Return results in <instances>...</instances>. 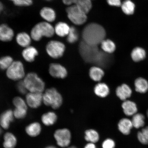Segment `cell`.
<instances>
[{
    "mask_svg": "<svg viewBox=\"0 0 148 148\" xmlns=\"http://www.w3.org/2000/svg\"><path fill=\"white\" fill-rule=\"evenodd\" d=\"M106 36L104 28L99 24L91 23L85 27L82 32L83 41L90 45L97 46L105 40Z\"/></svg>",
    "mask_w": 148,
    "mask_h": 148,
    "instance_id": "6da1fadb",
    "label": "cell"
},
{
    "mask_svg": "<svg viewBox=\"0 0 148 148\" xmlns=\"http://www.w3.org/2000/svg\"><path fill=\"white\" fill-rule=\"evenodd\" d=\"M55 33L54 27L46 21L40 22L36 24L31 29L30 36L35 41H39L42 37L50 38Z\"/></svg>",
    "mask_w": 148,
    "mask_h": 148,
    "instance_id": "7a4b0ae2",
    "label": "cell"
},
{
    "mask_svg": "<svg viewBox=\"0 0 148 148\" xmlns=\"http://www.w3.org/2000/svg\"><path fill=\"white\" fill-rule=\"evenodd\" d=\"M23 81L28 92H43L45 91V82L36 73H27Z\"/></svg>",
    "mask_w": 148,
    "mask_h": 148,
    "instance_id": "3957f363",
    "label": "cell"
},
{
    "mask_svg": "<svg viewBox=\"0 0 148 148\" xmlns=\"http://www.w3.org/2000/svg\"><path fill=\"white\" fill-rule=\"evenodd\" d=\"M62 101V95L55 88H48L43 92V103L46 106L56 110L60 108Z\"/></svg>",
    "mask_w": 148,
    "mask_h": 148,
    "instance_id": "277c9868",
    "label": "cell"
},
{
    "mask_svg": "<svg viewBox=\"0 0 148 148\" xmlns=\"http://www.w3.org/2000/svg\"><path fill=\"white\" fill-rule=\"evenodd\" d=\"M79 50L83 60L88 63H94L100 51L97 46L90 45L83 40L79 44Z\"/></svg>",
    "mask_w": 148,
    "mask_h": 148,
    "instance_id": "5b68a950",
    "label": "cell"
},
{
    "mask_svg": "<svg viewBox=\"0 0 148 148\" xmlns=\"http://www.w3.org/2000/svg\"><path fill=\"white\" fill-rule=\"evenodd\" d=\"M6 71L7 77L13 81H21L26 75L24 65L20 61H14Z\"/></svg>",
    "mask_w": 148,
    "mask_h": 148,
    "instance_id": "8992f818",
    "label": "cell"
},
{
    "mask_svg": "<svg viewBox=\"0 0 148 148\" xmlns=\"http://www.w3.org/2000/svg\"><path fill=\"white\" fill-rule=\"evenodd\" d=\"M66 12L68 18L75 25H82L87 20L86 14L83 12L75 5H72L67 7Z\"/></svg>",
    "mask_w": 148,
    "mask_h": 148,
    "instance_id": "52a82bcc",
    "label": "cell"
},
{
    "mask_svg": "<svg viewBox=\"0 0 148 148\" xmlns=\"http://www.w3.org/2000/svg\"><path fill=\"white\" fill-rule=\"evenodd\" d=\"M65 49V46L63 43L56 40H51L46 46L47 54L53 59H58L62 57Z\"/></svg>",
    "mask_w": 148,
    "mask_h": 148,
    "instance_id": "ba28073f",
    "label": "cell"
},
{
    "mask_svg": "<svg viewBox=\"0 0 148 148\" xmlns=\"http://www.w3.org/2000/svg\"><path fill=\"white\" fill-rule=\"evenodd\" d=\"M54 136L57 144L60 147H65L69 145L71 142V134L69 130H57L55 131Z\"/></svg>",
    "mask_w": 148,
    "mask_h": 148,
    "instance_id": "9c48e42d",
    "label": "cell"
},
{
    "mask_svg": "<svg viewBox=\"0 0 148 148\" xmlns=\"http://www.w3.org/2000/svg\"><path fill=\"white\" fill-rule=\"evenodd\" d=\"M25 101L31 108H38L43 103V92H29L26 95Z\"/></svg>",
    "mask_w": 148,
    "mask_h": 148,
    "instance_id": "30bf717a",
    "label": "cell"
},
{
    "mask_svg": "<svg viewBox=\"0 0 148 148\" xmlns=\"http://www.w3.org/2000/svg\"><path fill=\"white\" fill-rule=\"evenodd\" d=\"M49 71L50 75L56 78L64 79L67 75L66 68L59 64L53 63L50 64Z\"/></svg>",
    "mask_w": 148,
    "mask_h": 148,
    "instance_id": "8fae6325",
    "label": "cell"
},
{
    "mask_svg": "<svg viewBox=\"0 0 148 148\" xmlns=\"http://www.w3.org/2000/svg\"><path fill=\"white\" fill-rule=\"evenodd\" d=\"M116 92L117 97L121 101H124L131 97L133 91L128 85L124 83L116 88Z\"/></svg>",
    "mask_w": 148,
    "mask_h": 148,
    "instance_id": "7c38bea8",
    "label": "cell"
},
{
    "mask_svg": "<svg viewBox=\"0 0 148 148\" xmlns=\"http://www.w3.org/2000/svg\"><path fill=\"white\" fill-rule=\"evenodd\" d=\"M121 106L124 113L127 116H132L138 112V105L134 101L127 99L123 101Z\"/></svg>",
    "mask_w": 148,
    "mask_h": 148,
    "instance_id": "4fadbf2b",
    "label": "cell"
},
{
    "mask_svg": "<svg viewBox=\"0 0 148 148\" xmlns=\"http://www.w3.org/2000/svg\"><path fill=\"white\" fill-rule=\"evenodd\" d=\"M14 36L13 30L5 24L0 25V41L8 42L12 40Z\"/></svg>",
    "mask_w": 148,
    "mask_h": 148,
    "instance_id": "5bb4252c",
    "label": "cell"
},
{
    "mask_svg": "<svg viewBox=\"0 0 148 148\" xmlns=\"http://www.w3.org/2000/svg\"><path fill=\"white\" fill-rule=\"evenodd\" d=\"M38 54V52L36 48L30 45L25 48L22 53L24 60L29 63L34 62Z\"/></svg>",
    "mask_w": 148,
    "mask_h": 148,
    "instance_id": "9a60e30c",
    "label": "cell"
},
{
    "mask_svg": "<svg viewBox=\"0 0 148 148\" xmlns=\"http://www.w3.org/2000/svg\"><path fill=\"white\" fill-rule=\"evenodd\" d=\"M133 128L132 121L128 118H122L118 123V129L121 134L125 136L130 134Z\"/></svg>",
    "mask_w": 148,
    "mask_h": 148,
    "instance_id": "2e32d148",
    "label": "cell"
},
{
    "mask_svg": "<svg viewBox=\"0 0 148 148\" xmlns=\"http://www.w3.org/2000/svg\"><path fill=\"white\" fill-rule=\"evenodd\" d=\"M130 56L133 62L138 63L145 60L147 56V52L143 47L137 46L132 50Z\"/></svg>",
    "mask_w": 148,
    "mask_h": 148,
    "instance_id": "e0dca14e",
    "label": "cell"
},
{
    "mask_svg": "<svg viewBox=\"0 0 148 148\" xmlns=\"http://www.w3.org/2000/svg\"><path fill=\"white\" fill-rule=\"evenodd\" d=\"M135 91L138 93L144 94L148 91V81L143 77H138L135 79Z\"/></svg>",
    "mask_w": 148,
    "mask_h": 148,
    "instance_id": "ac0fdd59",
    "label": "cell"
},
{
    "mask_svg": "<svg viewBox=\"0 0 148 148\" xmlns=\"http://www.w3.org/2000/svg\"><path fill=\"white\" fill-rule=\"evenodd\" d=\"M14 112L11 110H8L3 113L0 116V125L5 129H8L10 123L14 120Z\"/></svg>",
    "mask_w": 148,
    "mask_h": 148,
    "instance_id": "d6986e66",
    "label": "cell"
},
{
    "mask_svg": "<svg viewBox=\"0 0 148 148\" xmlns=\"http://www.w3.org/2000/svg\"><path fill=\"white\" fill-rule=\"evenodd\" d=\"M109 53L100 51L94 62L99 67H106L111 62V57Z\"/></svg>",
    "mask_w": 148,
    "mask_h": 148,
    "instance_id": "ffe728a7",
    "label": "cell"
},
{
    "mask_svg": "<svg viewBox=\"0 0 148 148\" xmlns=\"http://www.w3.org/2000/svg\"><path fill=\"white\" fill-rule=\"evenodd\" d=\"M40 16L45 21L50 23L54 21L56 17L55 10L49 7L42 8L40 10Z\"/></svg>",
    "mask_w": 148,
    "mask_h": 148,
    "instance_id": "44dd1931",
    "label": "cell"
},
{
    "mask_svg": "<svg viewBox=\"0 0 148 148\" xmlns=\"http://www.w3.org/2000/svg\"><path fill=\"white\" fill-rule=\"evenodd\" d=\"M16 39L18 45L25 48L30 46L32 39L31 36L25 32L18 33Z\"/></svg>",
    "mask_w": 148,
    "mask_h": 148,
    "instance_id": "7402d4cb",
    "label": "cell"
},
{
    "mask_svg": "<svg viewBox=\"0 0 148 148\" xmlns=\"http://www.w3.org/2000/svg\"><path fill=\"white\" fill-rule=\"evenodd\" d=\"M132 117L131 120L134 128L140 129L145 127V117L143 114L138 112Z\"/></svg>",
    "mask_w": 148,
    "mask_h": 148,
    "instance_id": "603a6c76",
    "label": "cell"
},
{
    "mask_svg": "<svg viewBox=\"0 0 148 148\" xmlns=\"http://www.w3.org/2000/svg\"><path fill=\"white\" fill-rule=\"evenodd\" d=\"M70 27L67 23L64 22H59L56 24L54 27L55 33L60 37L67 36L69 32Z\"/></svg>",
    "mask_w": 148,
    "mask_h": 148,
    "instance_id": "cb8c5ba5",
    "label": "cell"
},
{
    "mask_svg": "<svg viewBox=\"0 0 148 148\" xmlns=\"http://www.w3.org/2000/svg\"><path fill=\"white\" fill-rule=\"evenodd\" d=\"M96 95L101 97H105L110 93V88L104 83H100L96 85L94 88Z\"/></svg>",
    "mask_w": 148,
    "mask_h": 148,
    "instance_id": "d4e9b609",
    "label": "cell"
},
{
    "mask_svg": "<svg viewBox=\"0 0 148 148\" xmlns=\"http://www.w3.org/2000/svg\"><path fill=\"white\" fill-rule=\"evenodd\" d=\"M89 75L92 80L99 82L102 79L104 75V73L101 67L94 66L90 68Z\"/></svg>",
    "mask_w": 148,
    "mask_h": 148,
    "instance_id": "484cf974",
    "label": "cell"
},
{
    "mask_svg": "<svg viewBox=\"0 0 148 148\" xmlns=\"http://www.w3.org/2000/svg\"><path fill=\"white\" fill-rule=\"evenodd\" d=\"M27 134L31 137L36 136L40 134L41 131V127L40 123H34L27 126L25 129Z\"/></svg>",
    "mask_w": 148,
    "mask_h": 148,
    "instance_id": "4316f807",
    "label": "cell"
},
{
    "mask_svg": "<svg viewBox=\"0 0 148 148\" xmlns=\"http://www.w3.org/2000/svg\"><path fill=\"white\" fill-rule=\"evenodd\" d=\"M3 143L5 148H14L16 147L17 140L14 135L11 133H7L4 136Z\"/></svg>",
    "mask_w": 148,
    "mask_h": 148,
    "instance_id": "83f0119b",
    "label": "cell"
},
{
    "mask_svg": "<svg viewBox=\"0 0 148 148\" xmlns=\"http://www.w3.org/2000/svg\"><path fill=\"white\" fill-rule=\"evenodd\" d=\"M41 119L44 124L50 126L54 124L56 121L57 116L54 112H49L42 115Z\"/></svg>",
    "mask_w": 148,
    "mask_h": 148,
    "instance_id": "f1b7e54d",
    "label": "cell"
},
{
    "mask_svg": "<svg viewBox=\"0 0 148 148\" xmlns=\"http://www.w3.org/2000/svg\"><path fill=\"white\" fill-rule=\"evenodd\" d=\"M137 138L142 145H148V126L144 127L138 131L137 134Z\"/></svg>",
    "mask_w": 148,
    "mask_h": 148,
    "instance_id": "f546056e",
    "label": "cell"
},
{
    "mask_svg": "<svg viewBox=\"0 0 148 148\" xmlns=\"http://www.w3.org/2000/svg\"><path fill=\"white\" fill-rule=\"evenodd\" d=\"M101 47L105 53L110 54L115 51L116 46L112 40L109 39L104 40L101 42Z\"/></svg>",
    "mask_w": 148,
    "mask_h": 148,
    "instance_id": "4dcf8cb0",
    "label": "cell"
},
{
    "mask_svg": "<svg viewBox=\"0 0 148 148\" xmlns=\"http://www.w3.org/2000/svg\"><path fill=\"white\" fill-rule=\"evenodd\" d=\"M85 14H87L92 8L91 0H77L75 4Z\"/></svg>",
    "mask_w": 148,
    "mask_h": 148,
    "instance_id": "1f68e13d",
    "label": "cell"
},
{
    "mask_svg": "<svg viewBox=\"0 0 148 148\" xmlns=\"http://www.w3.org/2000/svg\"><path fill=\"white\" fill-rule=\"evenodd\" d=\"M121 6L122 11L125 14L130 15L134 14L135 5L130 0H125L122 3Z\"/></svg>",
    "mask_w": 148,
    "mask_h": 148,
    "instance_id": "d6a6232c",
    "label": "cell"
},
{
    "mask_svg": "<svg viewBox=\"0 0 148 148\" xmlns=\"http://www.w3.org/2000/svg\"><path fill=\"white\" fill-rule=\"evenodd\" d=\"M85 139L90 143H95L99 141V135L97 131L93 129H89L85 132Z\"/></svg>",
    "mask_w": 148,
    "mask_h": 148,
    "instance_id": "836d02e7",
    "label": "cell"
},
{
    "mask_svg": "<svg viewBox=\"0 0 148 148\" xmlns=\"http://www.w3.org/2000/svg\"><path fill=\"white\" fill-rule=\"evenodd\" d=\"M13 59L9 56H3L0 58V69L7 70L14 62Z\"/></svg>",
    "mask_w": 148,
    "mask_h": 148,
    "instance_id": "e575fe53",
    "label": "cell"
},
{
    "mask_svg": "<svg viewBox=\"0 0 148 148\" xmlns=\"http://www.w3.org/2000/svg\"><path fill=\"white\" fill-rule=\"evenodd\" d=\"M66 40L70 43H73L78 40L79 35L77 29L75 27H70L69 33L67 36Z\"/></svg>",
    "mask_w": 148,
    "mask_h": 148,
    "instance_id": "d590c367",
    "label": "cell"
},
{
    "mask_svg": "<svg viewBox=\"0 0 148 148\" xmlns=\"http://www.w3.org/2000/svg\"><path fill=\"white\" fill-rule=\"evenodd\" d=\"M13 103L15 108H27L26 102L21 97H14L13 100Z\"/></svg>",
    "mask_w": 148,
    "mask_h": 148,
    "instance_id": "8d00e7d4",
    "label": "cell"
},
{
    "mask_svg": "<svg viewBox=\"0 0 148 148\" xmlns=\"http://www.w3.org/2000/svg\"><path fill=\"white\" fill-rule=\"evenodd\" d=\"M27 108H15L14 111V116L18 119H22L25 117L27 114Z\"/></svg>",
    "mask_w": 148,
    "mask_h": 148,
    "instance_id": "74e56055",
    "label": "cell"
},
{
    "mask_svg": "<svg viewBox=\"0 0 148 148\" xmlns=\"http://www.w3.org/2000/svg\"><path fill=\"white\" fill-rule=\"evenodd\" d=\"M12 1L16 6H29L33 4V0H9Z\"/></svg>",
    "mask_w": 148,
    "mask_h": 148,
    "instance_id": "f35d334b",
    "label": "cell"
},
{
    "mask_svg": "<svg viewBox=\"0 0 148 148\" xmlns=\"http://www.w3.org/2000/svg\"><path fill=\"white\" fill-rule=\"evenodd\" d=\"M16 88L19 93L25 95L27 93V90L23 81H20L16 85Z\"/></svg>",
    "mask_w": 148,
    "mask_h": 148,
    "instance_id": "ab89813d",
    "label": "cell"
},
{
    "mask_svg": "<svg viewBox=\"0 0 148 148\" xmlns=\"http://www.w3.org/2000/svg\"><path fill=\"white\" fill-rule=\"evenodd\" d=\"M115 147V142L111 139H107L103 142L102 144L103 148H114Z\"/></svg>",
    "mask_w": 148,
    "mask_h": 148,
    "instance_id": "60d3db41",
    "label": "cell"
},
{
    "mask_svg": "<svg viewBox=\"0 0 148 148\" xmlns=\"http://www.w3.org/2000/svg\"><path fill=\"white\" fill-rule=\"evenodd\" d=\"M107 3L112 6L119 7L122 4L121 0H107Z\"/></svg>",
    "mask_w": 148,
    "mask_h": 148,
    "instance_id": "b9f144b4",
    "label": "cell"
},
{
    "mask_svg": "<svg viewBox=\"0 0 148 148\" xmlns=\"http://www.w3.org/2000/svg\"><path fill=\"white\" fill-rule=\"evenodd\" d=\"M62 1L63 3L66 5L70 6V5H73V0H62Z\"/></svg>",
    "mask_w": 148,
    "mask_h": 148,
    "instance_id": "7bdbcfd3",
    "label": "cell"
},
{
    "mask_svg": "<svg viewBox=\"0 0 148 148\" xmlns=\"http://www.w3.org/2000/svg\"><path fill=\"white\" fill-rule=\"evenodd\" d=\"M84 148H97L95 144L93 143H90L85 146Z\"/></svg>",
    "mask_w": 148,
    "mask_h": 148,
    "instance_id": "ee69618b",
    "label": "cell"
},
{
    "mask_svg": "<svg viewBox=\"0 0 148 148\" xmlns=\"http://www.w3.org/2000/svg\"><path fill=\"white\" fill-rule=\"evenodd\" d=\"M3 9V5L1 2L0 1V14H1L2 11Z\"/></svg>",
    "mask_w": 148,
    "mask_h": 148,
    "instance_id": "f6af8a7d",
    "label": "cell"
},
{
    "mask_svg": "<svg viewBox=\"0 0 148 148\" xmlns=\"http://www.w3.org/2000/svg\"><path fill=\"white\" fill-rule=\"evenodd\" d=\"M46 148H57L55 147H53V146H49V147H48Z\"/></svg>",
    "mask_w": 148,
    "mask_h": 148,
    "instance_id": "bcb514c9",
    "label": "cell"
},
{
    "mask_svg": "<svg viewBox=\"0 0 148 148\" xmlns=\"http://www.w3.org/2000/svg\"><path fill=\"white\" fill-rule=\"evenodd\" d=\"M73 5L75 4V3H76V2L77 1V0H73Z\"/></svg>",
    "mask_w": 148,
    "mask_h": 148,
    "instance_id": "7dc6e473",
    "label": "cell"
},
{
    "mask_svg": "<svg viewBox=\"0 0 148 148\" xmlns=\"http://www.w3.org/2000/svg\"><path fill=\"white\" fill-rule=\"evenodd\" d=\"M147 117L148 119V108L147 109Z\"/></svg>",
    "mask_w": 148,
    "mask_h": 148,
    "instance_id": "c3c4849f",
    "label": "cell"
},
{
    "mask_svg": "<svg viewBox=\"0 0 148 148\" xmlns=\"http://www.w3.org/2000/svg\"><path fill=\"white\" fill-rule=\"evenodd\" d=\"M68 148H77L76 147H74V146H72V147H70Z\"/></svg>",
    "mask_w": 148,
    "mask_h": 148,
    "instance_id": "681fc988",
    "label": "cell"
},
{
    "mask_svg": "<svg viewBox=\"0 0 148 148\" xmlns=\"http://www.w3.org/2000/svg\"><path fill=\"white\" fill-rule=\"evenodd\" d=\"M46 1H52V0H46Z\"/></svg>",
    "mask_w": 148,
    "mask_h": 148,
    "instance_id": "f907efd6",
    "label": "cell"
}]
</instances>
